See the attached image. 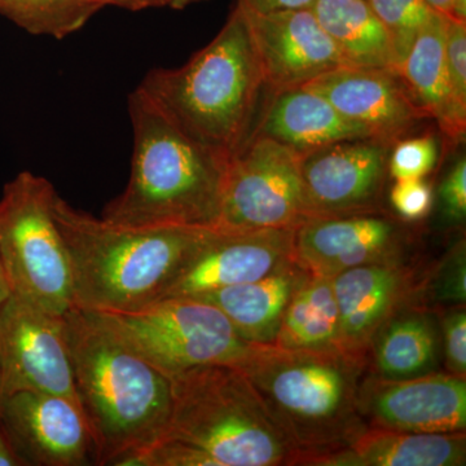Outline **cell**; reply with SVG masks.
Here are the masks:
<instances>
[{
	"instance_id": "cell-20",
	"label": "cell",
	"mask_w": 466,
	"mask_h": 466,
	"mask_svg": "<svg viewBox=\"0 0 466 466\" xmlns=\"http://www.w3.org/2000/svg\"><path fill=\"white\" fill-rule=\"evenodd\" d=\"M309 276L296 258H291L259 280L208 291L193 299L219 309L245 341L271 345L285 309Z\"/></svg>"
},
{
	"instance_id": "cell-14",
	"label": "cell",
	"mask_w": 466,
	"mask_h": 466,
	"mask_svg": "<svg viewBox=\"0 0 466 466\" xmlns=\"http://www.w3.org/2000/svg\"><path fill=\"white\" fill-rule=\"evenodd\" d=\"M293 238L294 228L225 231L216 227L162 299L198 297L259 280L294 258Z\"/></svg>"
},
{
	"instance_id": "cell-31",
	"label": "cell",
	"mask_w": 466,
	"mask_h": 466,
	"mask_svg": "<svg viewBox=\"0 0 466 466\" xmlns=\"http://www.w3.org/2000/svg\"><path fill=\"white\" fill-rule=\"evenodd\" d=\"M390 202L403 219L417 222L431 213L433 191L424 177L395 180L390 191Z\"/></svg>"
},
{
	"instance_id": "cell-27",
	"label": "cell",
	"mask_w": 466,
	"mask_h": 466,
	"mask_svg": "<svg viewBox=\"0 0 466 466\" xmlns=\"http://www.w3.org/2000/svg\"><path fill=\"white\" fill-rule=\"evenodd\" d=\"M447 78H449V122L446 135L452 142H461L466 131V23L447 18Z\"/></svg>"
},
{
	"instance_id": "cell-40",
	"label": "cell",
	"mask_w": 466,
	"mask_h": 466,
	"mask_svg": "<svg viewBox=\"0 0 466 466\" xmlns=\"http://www.w3.org/2000/svg\"><path fill=\"white\" fill-rule=\"evenodd\" d=\"M205 2V0H165L167 7L174 9H183L188 5H195V3Z\"/></svg>"
},
{
	"instance_id": "cell-26",
	"label": "cell",
	"mask_w": 466,
	"mask_h": 466,
	"mask_svg": "<svg viewBox=\"0 0 466 466\" xmlns=\"http://www.w3.org/2000/svg\"><path fill=\"white\" fill-rule=\"evenodd\" d=\"M101 9L95 0H0V15L33 35L66 38Z\"/></svg>"
},
{
	"instance_id": "cell-18",
	"label": "cell",
	"mask_w": 466,
	"mask_h": 466,
	"mask_svg": "<svg viewBox=\"0 0 466 466\" xmlns=\"http://www.w3.org/2000/svg\"><path fill=\"white\" fill-rule=\"evenodd\" d=\"M410 279L400 257L354 267L332 278L343 352L367 359L379 330L412 294Z\"/></svg>"
},
{
	"instance_id": "cell-19",
	"label": "cell",
	"mask_w": 466,
	"mask_h": 466,
	"mask_svg": "<svg viewBox=\"0 0 466 466\" xmlns=\"http://www.w3.org/2000/svg\"><path fill=\"white\" fill-rule=\"evenodd\" d=\"M251 134L276 140L299 155L343 140L373 137L318 92L306 87L271 92Z\"/></svg>"
},
{
	"instance_id": "cell-17",
	"label": "cell",
	"mask_w": 466,
	"mask_h": 466,
	"mask_svg": "<svg viewBox=\"0 0 466 466\" xmlns=\"http://www.w3.org/2000/svg\"><path fill=\"white\" fill-rule=\"evenodd\" d=\"M400 225L376 213L311 218L294 228V258L309 275L334 278L346 269L398 258Z\"/></svg>"
},
{
	"instance_id": "cell-36",
	"label": "cell",
	"mask_w": 466,
	"mask_h": 466,
	"mask_svg": "<svg viewBox=\"0 0 466 466\" xmlns=\"http://www.w3.org/2000/svg\"><path fill=\"white\" fill-rule=\"evenodd\" d=\"M101 8L106 5H113L128 9V11H143V9L167 7L165 0H95Z\"/></svg>"
},
{
	"instance_id": "cell-22",
	"label": "cell",
	"mask_w": 466,
	"mask_h": 466,
	"mask_svg": "<svg viewBox=\"0 0 466 466\" xmlns=\"http://www.w3.org/2000/svg\"><path fill=\"white\" fill-rule=\"evenodd\" d=\"M441 343V330L431 311L400 308L370 346L376 376L403 380L435 372Z\"/></svg>"
},
{
	"instance_id": "cell-13",
	"label": "cell",
	"mask_w": 466,
	"mask_h": 466,
	"mask_svg": "<svg viewBox=\"0 0 466 466\" xmlns=\"http://www.w3.org/2000/svg\"><path fill=\"white\" fill-rule=\"evenodd\" d=\"M0 421L26 466L96 465L90 426L70 398L27 390L2 395Z\"/></svg>"
},
{
	"instance_id": "cell-34",
	"label": "cell",
	"mask_w": 466,
	"mask_h": 466,
	"mask_svg": "<svg viewBox=\"0 0 466 466\" xmlns=\"http://www.w3.org/2000/svg\"><path fill=\"white\" fill-rule=\"evenodd\" d=\"M315 0H238V5L251 14L266 15L311 8Z\"/></svg>"
},
{
	"instance_id": "cell-7",
	"label": "cell",
	"mask_w": 466,
	"mask_h": 466,
	"mask_svg": "<svg viewBox=\"0 0 466 466\" xmlns=\"http://www.w3.org/2000/svg\"><path fill=\"white\" fill-rule=\"evenodd\" d=\"M57 191L46 177L21 171L0 198V260L15 296L55 315L75 308L66 245L55 222Z\"/></svg>"
},
{
	"instance_id": "cell-29",
	"label": "cell",
	"mask_w": 466,
	"mask_h": 466,
	"mask_svg": "<svg viewBox=\"0 0 466 466\" xmlns=\"http://www.w3.org/2000/svg\"><path fill=\"white\" fill-rule=\"evenodd\" d=\"M440 146L431 135L401 139L392 146L389 174L395 180L422 179L438 162Z\"/></svg>"
},
{
	"instance_id": "cell-30",
	"label": "cell",
	"mask_w": 466,
	"mask_h": 466,
	"mask_svg": "<svg viewBox=\"0 0 466 466\" xmlns=\"http://www.w3.org/2000/svg\"><path fill=\"white\" fill-rule=\"evenodd\" d=\"M429 299L437 302L464 306L466 299L465 245H458L429 285Z\"/></svg>"
},
{
	"instance_id": "cell-8",
	"label": "cell",
	"mask_w": 466,
	"mask_h": 466,
	"mask_svg": "<svg viewBox=\"0 0 466 466\" xmlns=\"http://www.w3.org/2000/svg\"><path fill=\"white\" fill-rule=\"evenodd\" d=\"M94 314L170 379L211 364H238L254 348L219 309L193 297H167L137 311Z\"/></svg>"
},
{
	"instance_id": "cell-28",
	"label": "cell",
	"mask_w": 466,
	"mask_h": 466,
	"mask_svg": "<svg viewBox=\"0 0 466 466\" xmlns=\"http://www.w3.org/2000/svg\"><path fill=\"white\" fill-rule=\"evenodd\" d=\"M390 35L397 57L398 72L417 34L429 23L435 11L426 0H367Z\"/></svg>"
},
{
	"instance_id": "cell-5",
	"label": "cell",
	"mask_w": 466,
	"mask_h": 466,
	"mask_svg": "<svg viewBox=\"0 0 466 466\" xmlns=\"http://www.w3.org/2000/svg\"><path fill=\"white\" fill-rule=\"evenodd\" d=\"M140 88L180 130L231 157L249 137L266 82L242 9L179 67H155Z\"/></svg>"
},
{
	"instance_id": "cell-9",
	"label": "cell",
	"mask_w": 466,
	"mask_h": 466,
	"mask_svg": "<svg viewBox=\"0 0 466 466\" xmlns=\"http://www.w3.org/2000/svg\"><path fill=\"white\" fill-rule=\"evenodd\" d=\"M308 219L299 153L249 135L229 157L217 228H296Z\"/></svg>"
},
{
	"instance_id": "cell-23",
	"label": "cell",
	"mask_w": 466,
	"mask_h": 466,
	"mask_svg": "<svg viewBox=\"0 0 466 466\" xmlns=\"http://www.w3.org/2000/svg\"><path fill=\"white\" fill-rule=\"evenodd\" d=\"M311 11L339 48L345 66L398 75L390 35L367 0H315Z\"/></svg>"
},
{
	"instance_id": "cell-16",
	"label": "cell",
	"mask_w": 466,
	"mask_h": 466,
	"mask_svg": "<svg viewBox=\"0 0 466 466\" xmlns=\"http://www.w3.org/2000/svg\"><path fill=\"white\" fill-rule=\"evenodd\" d=\"M242 12L249 24L269 92L300 87L334 67L345 66L339 48L311 8L266 15Z\"/></svg>"
},
{
	"instance_id": "cell-12",
	"label": "cell",
	"mask_w": 466,
	"mask_h": 466,
	"mask_svg": "<svg viewBox=\"0 0 466 466\" xmlns=\"http://www.w3.org/2000/svg\"><path fill=\"white\" fill-rule=\"evenodd\" d=\"M358 410L370 428L407 433H465L466 380L433 372L413 379L361 380Z\"/></svg>"
},
{
	"instance_id": "cell-1",
	"label": "cell",
	"mask_w": 466,
	"mask_h": 466,
	"mask_svg": "<svg viewBox=\"0 0 466 466\" xmlns=\"http://www.w3.org/2000/svg\"><path fill=\"white\" fill-rule=\"evenodd\" d=\"M167 426L124 466L297 465L299 455L236 364L171 377Z\"/></svg>"
},
{
	"instance_id": "cell-33",
	"label": "cell",
	"mask_w": 466,
	"mask_h": 466,
	"mask_svg": "<svg viewBox=\"0 0 466 466\" xmlns=\"http://www.w3.org/2000/svg\"><path fill=\"white\" fill-rule=\"evenodd\" d=\"M444 214L451 222L461 223L466 216V159L461 157L451 167L440 187Z\"/></svg>"
},
{
	"instance_id": "cell-11",
	"label": "cell",
	"mask_w": 466,
	"mask_h": 466,
	"mask_svg": "<svg viewBox=\"0 0 466 466\" xmlns=\"http://www.w3.org/2000/svg\"><path fill=\"white\" fill-rule=\"evenodd\" d=\"M391 148L383 140L363 137L300 155L309 219L379 211Z\"/></svg>"
},
{
	"instance_id": "cell-3",
	"label": "cell",
	"mask_w": 466,
	"mask_h": 466,
	"mask_svg": "<svg viewBox=\"0 0 466 466\" xmlns=\"http://www.w3.org/2000/svg\"><path fill=\"white\" fill-rule=\"evenodd\" d=\"M64 327L96 465L124 466L164 431L171 379L128 349L94 312L75 306L64 314Z\"/></svg>"
},
{
	"instance_id": "cell-15",
	"label": "cell",
	"mask_w": 466,
	"mask_h": 466,
	"mask_svg": "<svg viewBox=\"0 0 466 466\" xmlns=\"http://www.w3.org/2000/svg\"><path fill=\"white\" fill-rule=\"evenodd\" d=\"M300 87L318 92L349 121L391 146L429 119L391 70L341 66Z\"/></svg>"
},
{
	"instance_id": "cell-24",
	"label": "cell",
	"mask_w": 466,
	"mask_h": 466,
	"mask_svg": "<svg viewBox=\"0 0 466 466\" xmlns=\"http://www.w3.org/2000/svg\"><path fill=\"white\" fill-rule=\"evenodd\" d=\"M271 345L305 351H342L332 278L309 276L285 309Z\"/></svg>"
},
{
	"instance_id": "cell-35",
	"label": "cell",
	"mask_w": 466,
	"mask_h": 466,
	"mask_svg": "<svg viewBox=\"0 0 466 466\" xmlns=\"http://www.w3.org/2000/svg\"><path fill=\"white\" fill-rule=\"evenodd\" d=\"M0 466H26L25 460L21 458L2 421H0Z\"/></svg>"
},
{
	"instance_id": "cell-6",
	"label": "cell",
	"mask_w": 466,
	"mask_h": 466,
	"mask_svg": "<svg viewBox=\"0 0 466 466\" xmlns=\"http://www.w3.org/2000/svg\"><path fill=\"white\" fill-rule=\"evenodd\" d=\"M236 366L296 450L297 465L343 449L368 428L358 410L367 359L254 345Z\"/></svg>"
},
{
	"instance_id": "cell-21",
	"label": "cell",
	"mask_w": 466,
	"mask_h": 466,
	"mask_svg": "<svg viewBox=\"0 0 466 466\" xmlns=\"http://www.w3.org/2000/svg\"><path fill=\"white\" fill-rule=\"evenodd\" d=\"M465 433H407L368 428L341 450L312 460L311 466H461Z\"/></svg>"
},
{
	"instance_id": "cell-4",
	"label": "cell",
	"mask_w": 466,
	"mask_h": 466,
	"mask_svg": "<svg viewBox=\"0 0 466 466\" xmlns=\"http://www.w3.org/2000/svg\"><path fill=\"white\" fill-rule=\"evenodd\" d=\"M127 109L130 179L101 218L125 226L217 227L228 156L192 139L139 87L128 95Z\"/></svg>"
},
{
	"instance_id": "cell-39",
	"label": "cell",
	"mask_w": 466,
	"mask_h": 466,
	"mask_svg": "<svg viewBox=\"0 0 466 466\" xmlns=\"http://www.w3.org/2000/svg\"><path fill=\"white\" fill-rule=\"evenodd\" d=\"M9 294H11V290H9L5 268H3L2 260H0V305L8 299Z\"/></svg>"
},
{
	"instance_id": "cell-2",
	"label": "cell",
	"mask_w": 466,
	"mask_h": 466,
	"mask_svg": "<svg viewBox=\"0 0 466 466\" xmlns=\"http://www.w3.org/2000/svg\"><path fill=\"white\" fill-rule=\"evenodd\" d=\"M55 222L73 274L76 308L130 312L161 299L216 227L125 226L56 195Z\"/></svg>"
},
{
	"instance_id": "cell-37",
	"label": "cell",
	"mask_w": 466,
	"mask_h": 466,
	"mask_svg": "<svg viewBox=\"0 0 466 466\" xmlns=\"http://www.w3.org/2000/svg\"><path fill=\"white\" fill-rule=\"evenodd\" d=\"M438 14L444 15V16L452 17V5L453 0H426Z\"/></svg>"
},
{
	"instance_id": "cell-38",
	"label": "cell",
	"mask_w": 466,
	"mask_h": 466,
	"mask_svg": "<svg viewBox=\"0 0 466 466\" xmlns=\"http://www.w3.org/2000/svg\"><path fill=\"white\" fill-rule=\"evenodd\" d=\"M452 17L466 23V0H453Z\"/></svg>"
},
{
	"instance_id": "cell-32",
	"label": "cell",
	"mask_w": 466,
	"mask_h": 466,
	"mask_svg": "<svg viewBox=\"0 0 466 466\" xmlns=\"http://www.w3.org/2000/svg\"><path fill=\"white\" fill-rule=\"evenodd\" d=\"M441 345L449 373L466 379V314L464 306L447 312L441 321Z\"/></svg>"
},
{
	"instance_id": "cell-10",
	"label": "cell",
	"mask_w": 466,
	"mask_h": 466,
	"mask_svg": "<svg viewBox=\"0 0 466 466\" xmlns=\"http://www.w3.org/2000/svg\"><path fill=\"white\" fill-rule=\"evenodd\" d=\"M25 390L78 403L64 315L11 293L0 305V397Z\"/></svg>"
},
{
	"instance_id": "cell-25",
	"label": "cell",
	"mask_w": 466,
	"mask_h": 466,
	"mask_svg": "<svg viewBox=\"0 0 466 466\" xmlns=\"http://www.w3.org/2000/svg\"><path fill=\"white\" fill-rule=\"evenodd\" d=\"M444 15L433 17L417 34L406 60L400 67L404 87L429 118H433L444 131L449 122V78H447L446 26Z\"/></svg>"
}]
</instances>
